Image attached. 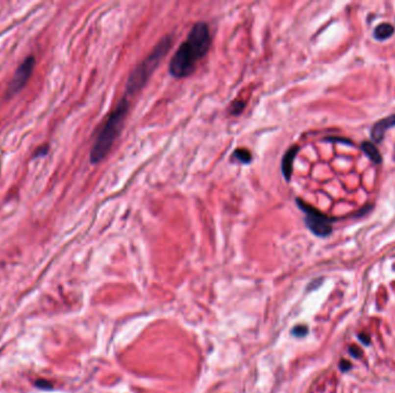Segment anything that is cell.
Returning a JSON list of instances; mask_svg holds the SVG:
<instances>
[{"label": "cell", "mask_w": 395, "mask_h": 393, "mask_svg": "<svg viewBox=\"0 0 395 393\" xmlns=\"http://www.w3.org/2000/svg\"><path fill=\"white\" fill-rule=\"evenodd\" d=\"M296 202L297 207L305 214L304 223H305L307 229L311 231V233H313L316 236H319V238H327L332 234L333 223L335 220L334 218H331L327 214L320 212L316 208L304 202L303 200L296 199Z\"/></svg>", "instance_id": "cell-4"}, {"label": "cell", "mask_w": 395, "mask_h": 393, "mask_svg": "<svg viewBox=\"0 0 395 393\" xmlns=\"http://www.w3.org/2000/svg\"><path fill=\"white\" fill-rule=\"evenodd\" d=\"M350 367H351L350 363H349L348 361H346V360H343V361L340 362V368H341L342 370H347L350 368Z\"/></svg>", "instance_id": "cell-16"}, {"label": "cell", "mask_w": 395, "mask_h": 393, "mask_svg": "<svg viewBox=\"0 0 395 393\" xmlns=\"http://www.w3.org/2000/svg\"><path fill=\"white\" fill-rule=\"evenodd\" d=\"M48 150H49V148H48V145H43V147H41V148H38L36 151H35V154H34V157H41V156H45L48 154Z\"/></svg>", "instance_id": "cell-15"}, {"label": "cell", "mask_w": 395, "mask_h": 393, "mask_svg": "<svg viewBox=\"0 0 395 393\" xmlns=\"http://www.w3.org/2000/svg\"><path fill=\"white\" fill-rule=\"evenodd\" d=\"M361 149H362V151H363L364 154L368 156V158L370 159L372 163H374L377 165L383 163V156H381L380 151L378 150V148L375 147L372 142L363 141L361 143Z\"/></svg>", "instance_id": "cell-8"}, {"label": "cell", "mask_w": 395, "mask_h": 393, "mask_svg": "<svg viewBox=\"0 0 395 393\" xmlns=\"http://www.w3.org/2000/svg\"><path fill=\"white\" fill-rule=\"evenodd\" d=\"M307 332H309V330H307L306 326L298 325V326H295V327H294L293 331H291V334H293V336H295V337L300 338V337L306 336Z\"/></svg>", "instance_id": "cell-13"}, {"label": "cell", "mask_w": 395, "mask_h": 393, "mask_svg": "<svg viewBox=\"0 0 395 393\" xmlns=\"http://www.w3.org/2000/svg\"><path fill=\"white\" fill-rule=\"evenodd\" d=\"M395 127V115L388 116L386 118L380 119L372 126L370 131L371 139L375 143H380L384 139L385 133Z\"/></svg>", "instance_id": "cell-6"}, {"label": "cell", "mask_w": 395, "mask_h": 393, "mask_svg": "<svg viewBox=\"0 0 395 393\" xmlns=\"http://www.w3.org/2000/svg\"><path fill=\"white\" fill-rule=\"evenodd\" d=\"M325 142H338V143H343V144L347 145H354V143L351 141H349L347 139H341V138H327L323 139Z\"/></svg>", "instance_id": "cell-14"}, {"label": "cell", "mask_w": 395, "mask_h": 393, "mask_svg": "<svg viewBox=\"0 0 395 393\" xmlns=\"http://www.w3.org/2000/svg\"><path fill=\"white\" fill-rule=\"evenodd\" d=\"M34 385L36 386L37 389L43 390V391H50V390L53 389L52 383H51L50 381H48V379H44V378L36 379V381L34 382Z\"/></svg>", "instance_id": "cell-12"}, {"label": "cell", "mask_w": 395, "mask_h": 393, "mask_svg": "<svg viewBox=\"0 0 395 393\" xmlns=\"http://www.w3.org/2000/svg\"><path fill=\"white\" fill-rule=\"evenodd\" d=\"M212 45L209 25L199 21L193 25L186 40L174 52L169 64V73L176 79L190 76L197 69V65L208 53Z\"/></svg>", "instance_id": "cell-1"}, {"label": "cell", "mask_w": 395, "mask_h": 393, "mask_svg": "<svg viewBox=\"0 0 395 393\" xmlns=\"http://www.w3.org/2000/svg\"><path fill=\"white\" fill-rule=\"evenodd\" d=\"M395 32V28L390 23H380L374 28L373 30V37L377 41L384 42L392 37Z\"/></svg>", "instance_id": "cell-9"}, {"label": "cell", "mask_w": 395, "mask_h": 393, "mask_svg": "<svg viewBox=\"0 0 395 393\" xmlns=\"http://www.w3.org/2000/svg\"><path fill=\"white\" fill-rule=\"evenodd\" d=\"M173 45V36H164L158 43L155 45L153 51L141 61L140 64L134 67V69L129 74L127 82H126L125 93L129 97H134L138 92H140L142 88L146 86L153 75L158 65L167 56Z\"/></svg>", "instance_id": "cell-3"}, {"label": "cell", "mask_w": 395, "mask_h": 393, "mask_svg": "<svg viewBox=\"0 0 395 393\" xmlns=\"http://www.w3.org/2000/svg\"><path fill=\"white\" fill-rule=\"evenodd\" d=\"M245 103L241 102V100H236V102L231 103V105L229 107V113L232 116H238L244 111Z\"/></svg>", "instance_id": "cell-11"}, {"label": "cell", "mask_w": 395, "mask_h": 393, "mask_svg": "<svg viewBox=\"0 0 395 393\" xmlns=\"http://www.w3.org/2000/svg\"><path fill=\"white\" fill-rule=\"evenodd\" d=\"M350 353L352 354V355H354L355 357H357L359 354H361V350H358L357 348H356V347H351L350 348Z\"/></svg>", "instance_id": "cell-17"}, {"label": "cell", "mask_w": 395, "mask_h": 393, "mask_svg": "<svg viewBox=\"0 0 395 393\" xmlns=\"http://www.w3.org/2000/svg\"><path fill=\"white\" fill-rule=\"evenodd\" d=\"M35 68V57L29 56L19 65L16 68L14 75H13L11 82L8 84L7 96L11 97L15 93H18L21 89H24L25 84L30 79L32 70Z\"/></svg>", "instance_id": "cell-5"}, {"label": "cell", "mask_w": 395, "mask_h": 393, "mask_svg": "<svg viewBox=\"0 0 395 393\" xmlns=\"http://www.w3.org/2000/svg\"><path fill=\"white\" fill-rule=\"evenodd\" d=\"M298 151H299L298 145H294V147L288 149L287 152L284 154L283 158H282V163H281V171H282L283 177L287 181L291 180V175H293V170H294V162H295V158H296L297 152Z\"/></svg>", "instance_id": "cell-7"}, {"label": "cell", "mask_w": 395, "mask_h": 393, "mask_svg": "<svg viewBox=\"0 0 395 393\" xmlns=\"http://www.w3.org/2000/svg\"><path fill=\"white\" fill-rule=\"evenodd\" d=\"M232 159H235L236 162H238V163L241 164L247 165L252 162V155L247 149L239 148L237 150H235L234 154H232Z\"/></svg>", "instance_id": "cell-10"}, {"label": "cell", "mask_w": 395, "mask_h": 393, "mask_svg": "<svg viewBox=\"0 0 395 393\" xmlns=\"http://www.w3.org/2000/svg\"><path fill=\"white\" fill-rule=\"evenodd\" d=\"M131 97L125 93L115 109L110 112L108 118L105 119L102 128L99 129L95 141L90 150V163L93 165L99 164L111 150L113 143L122 134L124 128L125 120L127 118Z\"/></svg>", "instance_id": "cell-2"}]
</instances>
